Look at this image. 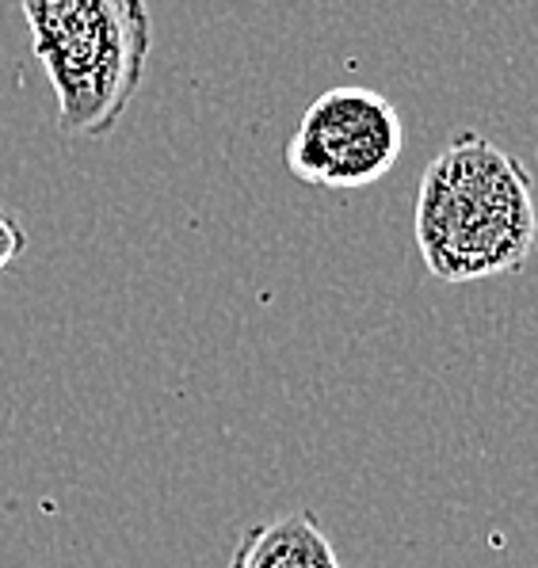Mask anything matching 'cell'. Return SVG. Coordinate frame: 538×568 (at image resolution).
Segmentation results:
<instances>
[{"label":"cell","instance_id":"obj_5","mask_svg":"<svg viewBox=\"0 0 538 568\" xmlns=\"http://www.w3.org/2000/svg\"><path fill=\"white\" fill-rule=\"evenodd\" d=\"M23 252H28V233H23V225L0 206V275H4Z\"/></svg>","mask_w":538,"mask_h":568},{"label":"cell","instance_id":"obj_4","mask_svg":"<svg viewBox=\"0 0 538 568\" xmlns=\"http://www.w3.org/2000/svg\"><path fill=\"white\" fill-rule=\"evenodd\" d=\"M230 568H341L314 511H291L241 535Z\"/></svg>","mask_w":538,"mask_h":568},{"label":"cell","instance_id":"obj_2","mask_svg":"<svg viewBox=\"0 0 538 568\" xmlns=\"http://www.w3.org/2000/svg\"><path fill=\"white\" fill-rule=\"evenodd\" d=\"M65 138L103 142L130 111L153 50L145 0H20Z\"/></svg>","mask_w":538,"mask_h":568},{"label":"cell","instance_id":"obj_1","mask_svg":"<svg viewBox=\"0 0 538 568\" xmlns=\"http://www.w3.org/2000/svg\"><path fill=\"white\" fill-rule=\"evenodd\" d=\"M531 176L508 150L463 130L424 164L416 191V248L439 283L511 275L535 248Z\"/></svg>","mask_w":538,"mask_h":568},{"label":"cell","instance_id":"obj_3","mask_svg":"<svg viewBox=\"0 0 538 568\" xmlns=\"http://www.w3.org/2000/svg\"><path fill=\"white\" fill-rule=\"evenodd\" d=\"M405 150V119L375 89L321 92L286 142L283 161L306 187L352 191L386 176Z\"/></svg>","mask_w":538,"mask_h":568}]
</instances>
